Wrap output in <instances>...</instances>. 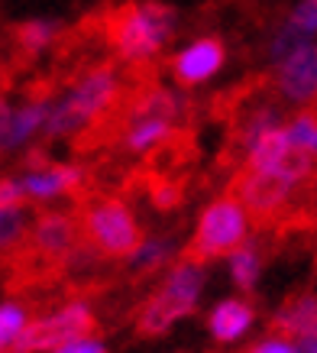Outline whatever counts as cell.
<instances>
[{"label":"cell","mask_w":317,"mask_h":353,"mask_svg":"<svg viewBox=\"0 0 317 353\" xmlns=\"http://www.w3.org/2000/svg\"><path fill=\"white\" fill-rule=\"evenodd\" d=\"M116 97V75L114 68H91L78 78V85L68 91L62 104H55L45 120V137H72L94 123L97 114H104Z\"/></svg>","instance_id":"obj_2"},{"label":"cell","mask_w":317,"mask_h":353,"mask_svg":"<svg viewBox=\"0 0 317 353\" xmlns=\"http://www.w3.org/2000/svg\"><path fill=\"white\" fill-rule=\"evenodd\" d=\"M107 39L127 62H146L175 30V13L156 0H130L107 13Z\"/></svg>","instance_id":"obj_1"},{"label":"cell","mask_w":317,"mask_h":353,"mask_svg":"<svg viewBox=\"0 0 317 353\" xmlns=\"http://www.w3.org/2000/svg\"><path fill=\"white\" fill-rule=\"evenodd\" d=\"M288 23H292L295 30H301V32H314L317 30V0H301Z\"/></svg>","instance_id":"obj_22"},{"label":"cell","mask_w":317,"mask_h":353,"mask_svg":"<svg viewBox=\"0 0 317 353\" xmlns=\"http://www.w3.org/2000/svg\"><path fill=\"white\" fill-rule=\"evenodd\" d=\"M246 240V214L236 198H221L214 201L198 221V234L191 240L188 259L191 263H204L211 256L223 253H236Z\"/></svg>","instance_id":"obj_4"},{"label":"cell","mask_w":317,"mask_h":353,"mask_svg":"<svg viewBox=\"0 0 317 353\" xmlns=\"http://www.w3.org/2000/svg\"><path fill=\"white\" fill-rule=\"evenodd\" d=\"M278 91L295 101V104H307L317 97V39L305 49H298L292 59L278 65V75H275Z\"/></svg>","instance_id":"obj_8"},{"label":"cell","mask_w":317,"mask_h":353,"mask_svg":"<svg viewBox=\"0 0 317 353\" xmlns=\"http://www.w3.org/2000/svg\"><path fill=\"white\" fill-rule=\"evenodd\" d=\"M43 156H32L30 172H23L20 188L26 198H36V201H45V198H55L62 192H74L81 185V172L72 169V165H43Z\"/></svg>","instance_id":"obj_9"},{"label":"cell","mask_w":317,"mask_h":353,"mask_svg":"<svg viewBox=\"0 0 317 353\" xmlns=\"http://www.w3.org/2000/svg\"><path fill=\"white\" fill-rule=\"evenodd\" d=\"M85 236L91 246H97L107 256H136V250L143 246L139 240V227L133 214L127 211V204L114 201H97L85 211Z\"/></svg>","instance_id":"obj_5"},{"label":"cell","mask_w":317,"mask_h":353,"mask_svg":"<svg viewBox=\"0 0 317 353\" xmlns=\"http://www.w3.org/2000/svg\"><path fill=\"white\" fill-rule=\"evenodd\" d=\"M169 256V243L165 240H149L136 250V256H133V269L136 272H146V269H156L158 263H165Z\"/></svg>","instance_id":"obj_21"},{"label":"cell","mask_w":317,"mask_h":353,"mask_svg":"<svg viewBox=\"0 0 317 353\" xmlns=\"http://www.w3.org/2000/svg\"><path fill=\"white\" fill-rule=\"evenodd\" d=\"M223 65V43L221 39H198L194 46H188L185 52L175 55L172 72L181 85H201Z\"/></svg>","instance_id":"obj_10"},{"label":"cell","mask_w":317,"mask_h":353,"mask_svg":"<svg viewBox=\"0 0 317 353\" xmlns=\"http://www.w3.org/2000/svg\"><path fill=\"white\" fill-rule=\"evenodd\" d=\"M74 240H78V227L65 214H45L32 227V243H36L39 256H68L74 250Z\"/></svg>","instance_id":"obj_11"},{"label":"cell","mask_w":317,"mask_h":353,"mask_svg":"<svg viewBox=\"0 0 317 353\" xmlns=\"http://www.w3.org/2000/svg\"><path fill=\"white\" fill-rule=\"evenodd\" d=\"M204 285V272L201 263H181L169 272V279L162 282V289L152 295V299L143 305L136 318V331L143 337H156V334H165L172 324L191 314L194 311V301L201 295Z\"/></svg>","instance_id":"obj_3"},{"label":"cell","mask_w":317,"mask_h":353,"mask_svg":"<svg viewBox=\"0 0 317 353\" xmlns=\"http://www.w3.org/2000/svg\"><path fill=\"white\" fill-rule=\"evenodd\" d=\"M55 23H45V20H30V23H20V26H13V43L20 46L26 55L39 52V49H45V46L52 43L55 36Z\"/></svg>","instance_id":"obj_16"},{"label":"cell","mask_w":317,"mask_h":353,"mask_svg":"<svg viewBox=\"0 0 317 353\" xmlns=\"http://www.w3.org/2000/svg\"><path fill=\"white\" fill-rule=\"evenodd\" d=\"M288 139L298 150H305L311 159H317V117L314 114H298L288 127Z\"/></svg>","instance_id":"obj_19"},{"label":"cell","mask_w":317,"mask_h":353,"mask_svg":"<svg viewBox=\"0 0 317 353\" xmlns=\"http://www.w3.org/2000/svg\"><path fill=\"white\" fill-rule=\"evenodd\" d=\"M55 353H107V347L101 341H74L68 347H59Z\"/></svg>","instance_id":"obj_25"},{"label":"cell","mask_w":317,"mask_h":353,"mask_svg":"<svg viewBox=\"0 0 317 353\" xmlns=\"http://www.w3.org/2000/svg\"><path fill=\"white\" fill-rule=\"evenodd\" d=\"M295 350L298 353H317V337H307V341H301Z\"/></svg>","instance_id":"obj_27"},{"label":"cell","mask_w":317,"mask_h":353,"mask_svg":"<svg viewBox=\"0 0 317 353\" xmlns=\"http://www.w3.org/2000/svg\"><path fill=\"white\" fill-rule=\"evenodd\" d=\"M20 234H23V217L20 211H3V250L20 243Z\"/></svg>","instance_id":"obj_23"},{"label":"cell","mask_w":317,"mask_h":353,"mask_svg":"<svg viewBox=\"0 0 317 353\" xmlns=\"http://www.w3.org/2000/svg\"><path fill=\"white\" fill-rule=\"evenodd\" d=\"M275 334H288V337H317V299H298L278 311L272 318Z\"/></svg>","instance_id":"obj_13"},{"label":"cell","mask_w":317,"mask_h":353,"mask_svg":"<svg viewBox=\"0 0 317 353\" xmlns=\"http://www.w3.org/2000/svg\"><path fill=\"white\" fill-rule=\"evenodd\" d=\"M292 185L285 175H275V172H249L246 169L240 179H236V192H240V201L256 221H269L272 214L282 211V204L288 201V192Z\"/></svg>","instance_id":"obj_7"},{"label":"cell","mask_w":317,"mask_h":353,"mask_svg":"<svg viewBox=\"0 0 317 353\" xmlns=\"http://www.w3.org/2000/svg\"><path fill=\"white\" fill-rule=\"evenodd\" d=\"M91 331H94V314L85 305H68V308L55 311L43 321H32L10 350L17 353L59 350V347H68L74 341H88Z\"/></svg>","instance_id":"obj_6"},{"label":"cell","mask_w":317,"mask_h":353,"mask_svg":"<svg viewBox=\"0 0 317 353\" xmlns=\"http://www.w3.org/2000/svg\"><path fill=\"white\" fill-rule=\"evenodd\" d=\"M7 353H17V350H7Z\"/></svg>","instance_id":"obj_28"},{"label":"cell","mask_w":317,"mask_h":353,"mask_svg":"<svg viewBox=\"0 0 317 353\" xmlns=\"http://www.w3.org/2000/svg\"><path fill=\"white\" fill-rule=\"evenodd\" d=\"M311 43H314V39H311V32H301V30H295V26L288 23L285 30L275 36V43H272V49H269V52H272L275 62L282 65L285 59H292L298 49H305V46H311Z\"/></svg>","instance_id":"obj_20"},{"label":"cell","mask_w":317,"mask_h":353,"mask_svg":"<svg viewBox=\"0 0 317 353\" xmlns=\"http://www.w3.org/2000/svg\"><path fill=\"white\" fill-rule=\"evenodd\" d=\"M23 204V188L20 182H10V179H3V185H0V208L3 211H20Z\"/></svg>","instance_id":"obj_24"},{"label":"cell","mask_w":317,"mask_h":353,"mask_svg":"<svg viewBox=\"0 0 317 353\" xmlns=\"http://www.w3.org/2000/svg\"><path fill=\"white\" fill-rule=\"evenodd\" d=\"M207 324H211V334L217 337V341L230 343V341H236V337H243L246 327L253 324V311H249L246 301L230 299V301H223V305H217V308L211 311Z\"/></svg>","instance_id":"obj_14"},{"label":"cell","mask_w":317,"mask_h":353,"mask_svg":"<svg viewBox=\"0 0 317 353\" xmlns=\"http://www.w3.org/2000/svg\"><path fill=\"white\" fill-rule=\"evenodd\" d=\"M230 276L240 289H253L256 276H259V256H256L253 246H240L230 259Z\"/></svg>","instance_id":"obj_18"},{"label":"cell","mask_w":317,"mask_h":353,"mask_svg":"<svg viewBox=\"0 0 317 353\" xmlns=\"http://www.w3.org/2000/svg\"><path fill=\"white\" fill-rule=\"evenodd\" d=\"M26 327H30V324H26L23 308H20V305H13V301H7V305L0 308V347H3V353L20 341Z\"/></svg>","instance_id":"obj_17"},{"label":"cell","mask_w":317,"mask_h":353,"mask_svg":"<svg viewBox=\"0 0 317 353\" xmlns=\"http://www.w3.org/2000/svg\"><path fill=\"white\" fill-rule=\"evenodd\" d=\"M292 146H295V143L288 139V130L265 133L253 150H249V172H278V165L285 162Z\"/></svg>","instance_id":"obj_15"},{"label":"cell","mask_w":317,"mask_h":353,"mask_svg":"<svg viewBox=\"0 0 317 353\" xmlns=\"http://www.w3.org/2000/svg\"><path fill=\"white\" fill-rule=\"evenodd\" d=\"M49 114H52V108H49L45 97L43 101H32V104H23V108H17V110L3 108V150L23 146L39 127L45 130Z\"/></svg>","instance_id":"obj_12"},{"label":"cell","mask_w":317,"mask_h":353,"mask_svg":"<svg viewBox=\"0 0 317 353\" xmlns=\"http://www.w3.org/2000/svg\"><path fill=\"white\" fill-rule=\"evenodd\" d=\"M249 353H298V350L288 341H263V343H256Z\"/></svg>","instance_id":"obj_26"}]
</instances>
